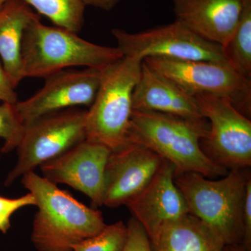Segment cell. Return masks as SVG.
Masks as SVG:
<instances>
[{
  "label": "cell",
  "mask_w": 251,
  "mask_h": 251,
  "mask_svg": "<svg viewBox=\"0 0 251 251\" xmlns=\"http://www.w3.org/2000/svg\"><path fill=\"white\" fill-rule=\"evenodd\" d=\"M22 184L38 207L31 236L38 251H73V246L106 226L101 211L79 202L34 171L23 175Z\"/></svg>",
  "instance_id": "1"
},
{
  "label": "cell",
  "mask_w": 251,
  "mask_h": 251,
  "mask_svg": "<svg viewBox=\"0 0 251 251\" xmlns=\"http://www.w3.org/2000/svg\"><path fill=\"white\" fill-rule=\"evenodd\" d=\"M206 119L187 120L148 110H133L126 143L143 145L174 166L175 176L195 172L206 177L224 176L229 171L203 151L201 143L209 133Z\"/></svg>",
  "instance_id": "2"
},
{
  "label": "cell",
  "mask_w": 251,
  "mask_h": 251,
  "mask_svg": "<svg viewBox=\"0 0 251 251\" xmlns=\"http://www.w3.org/2000/svg\"><path fill=\"white\" fill-rule=\"evenodd\" d=\"M249 168L232 169L221 179H208L195 172L175 176L190 214L199 219L225 245H241Z\"/></svg>",
  "instance_id": "3"
},
{
  "label": "cell",
  "mask_w": 251,
  "mask_h": 251,
  "mask_svg": "<svg viewBox=\"0 0 251 251\" xmlns=\"http://www.w3.org/2000/svg\"><path fill=\"white\" fill-rule=\"evenodd\" d=\"M22 75L46 77L75 67L103 70L124 57L118 48L97 45L64 28L51 27L41 18L29 25L22 44Z\"/></svg>",
  "instance_id": "4"
},
{
  "label": "cell",
  "mask_w": 251,
  "mask_h": 251,
  "mask_svg": "<svg viewBox=\"0 0 251 251\" xmlns=\"http://www.w3.org/2000/svg\"><path fill=\"white\" fill-rule=\"evenodd\" d=\"M143 60L124 56L102 71L93 103L87 111V140L111 151L126 144L133 113V93L141 75Z\"/></svg>",
  "instance_id": "5"
},
{
  "label": "cell",
  "mask_w": 251,
  "mask_h": 251,
  "mask_svg": "<svg viewBox=\"0 0 251 251\" xmlns=\"http://www.w3.org/2000/svg\"><path fill=\"white\" fill-rule=\"evenodd\" d=\"M87 111L62 110L25 127L17 150L18 161L4 181L6 186L38 167L53 160L87 140Z\"/></svg>",
  "instance_id": "6"
},
{
  "label": "cell",
  "mask_w": 251,
  "mask_h": 251,
  "mask_svg": "<svg viewBox=\"0 0 251 251\" xmlns=\"http://www.w3.org/2000/svg\"><path fill=\"white\" fill-rule=\"evenodd\" d=\"M143 61L191 96L226 97L244 115H250L251 80L238 74L228 62L159 57H146Z\"/></svg>",
  "instance_id": "7"
},
{
  "label": "cell",
  "mask_w": 251,
  "mask_h": 251,
  "mask_svg": "<svg viewBox=\"0 0 251 251\" xmlns=\"http://www.w3.org/2000/svg\"><path fill=\"white\" fill-rule=\"evenodd\" d=\"M202 116L209 122L204 153L227 171L251 165V122L228 98L195 96Z\"/></svg>",
  "instance_id": "8"
},
{
  "label": "cell",
  "mask_w": 251,
  "mask_h": 251,
  "mask_svg": "<svg viewBox=\"0 0 251 251\" xmlns=\"http://www.w3.org/2000/svg\"><path fill=\"white\" fill-rule=\"evenodd\" d=\"M112 34L117 41V47L126 57L141 60L159 57L228 62L222 46L204 40L176 20L171 24L140 32L130 33L115 28Z\"/></svg>",
  "instance_id": "9"
},
{
  "label": "cell",
  "mask_w": 251,
  "mask_h": 251,
  "mask_svg": "<svg viewBox=\"0 0 251 251\" xmlns=\"http://www.w3.org/2000/svg\"><path fill=\"white\" fill-rule=\"evenodd\" d=\"M102 71L93 68L66 69L46 77L40 90L14 104L18 117L26 127L42 117L72 107H90L98 92Z\"/></svg>",
  "instance_id": "10"
},
{
  "label": "cell",
  "mask_w": 251,
  "mask_h": 251,
  "mask_svg": "<svg viewBox=\"0 0 251 251\" xmlns=\"http://www.w3.org/2000/svg\"><path fill=\"white\" fill-rule=\"evenodd\" d=\"M111 151L102 144L85 140L39 168L50 182L67 184L100 206L103 205L105 168Z\"/></svg>",
  "instance_id": "11"
},
{
  "label": "cell",
  "mask_w": 251,
  "mask_h": 251,
  "mask_svg": "<svg viewBox=\"0 0 251 251\" xmlns=\"http://www.w3.org/2000/svg\"><path fill=\"white\" fill-rule=\"evenodd\" d=\"M163 160L140 144L126 143L112 151L105 168L103 205H126L146 187Z\"/></svg>",
  "instance_id": "12"
},
{
  "label": "cell",
  "mask_w": 251,
  "mask_h": 251,
  "mask_svg": "<svg viewBox=\"0 0 251 251\" xmlns=\"http://www.w3.org/2000/svg\"><path fill=\"white\" fill-rule=\"evenodd\" d=\"M126 206L151 243L167 224L190 214L184 196L175 184L174 166L166 160L146 187Z\"/></svg>",
  "instance_id": "13"
},
{
  "label": "cell",
  "mask_w": 251,
  "mask_h": 251,
  "mask_svg": "<svg viewBox=\"0 0 251 251\" xmlns=\"http://www.w3.org/2000/svg\"><path fill=\"white\" fill-rule=\"evenodd\" d=\"M247 0H172L176 21L204 40L224 47Z\"/></svg>",
  "instance_id": "14"
},
{
  "label": "cell",
  "mask_w": 251,
  "mask_h": 251,
  "mask_svg": "<svg viewBox=\"0 0 251 251\" xmlns=\"http://www.w3.org/2000/svg\"><path fill=\"white\" fill-rule=\"evenodd\" d=\"M133 109L161 112L187 120L205 119L195 97L154 72L143 61L141 75L133 91Z\"/></svg>",
  "instance_id": "15"
},
{
  "label": "cell",
  "mask_w": 251,
  "mask_h": 251,
  "mask_svg": "<svg viewBox=\"0 0 251 251\" xmlns=\"http://www.w3.org/2000/svg\"><path fill=\"white\" fill-rule=\"evenodd\" d=\"M39 18L23 0H8L0 11V59L15 87L23 79L21 54L25 31Z\"/></svg>",
  "instance_id": "16"
},
{
  "label": "cell",
  "mask_w": 251,
  "mask_h": 251,
  "mask_svg": "<svg viewBox=\"0 0 251 251\" xmlns=\"http://www.w3.org/2000/svg\"><path fill=\"white\" fill-rule=\"evenodd\" d=\"M151 244L153 251H221L225 246L207 226L190 214L167 224Z\"/></svg>",
  "instance_id": "17"
},
{
  "label": "cell",
  "mask_w": 251,
  "mask_h": 251,
  "mask_svg": "<svg viewBox=\"0 0 251 251\" xmlns=\"http://www.w3.org/2000/svg\"><path fill=\"white\" fill-rule=\"evenodd\" d=\"M223 49L231 67L251 80V0L246 2L237 27Z\"/></svg>",
  "instance_id": "18"
},
{
  "label": "cell",
  "mask_w": 251,
  "mask_h": 251,
  "mask_svg": "<svg viewBox=\"0 0 251 251\" xmlns=\"http://www.w3.org/2000/svg\"><path fill=\"white\" fill-rule=\"evenodd\" d=\"M57 27L79 32L84 24L86 6L82 0H23Z\"/></svg>",
  "instance_id": "19"
},
{
  "label": "cell",
  "mask_w": 251,
  "mask_h": 251,
  "mask_svg": "<svg viewBox=\"0 0 251 251\" xmlns=\"http://www.w3.org/2000/svg\"><path fill=\"white\" fill-rule=\"evenodd\" d=\"M127 238V226L122 221L106 225L103 230L73 246V251H122Z\"/></svg>",
  "instance_id": "20"
},
{
  "label": "cell",
  "mask_w": 251,
  "mask_h": 251,
  "mask_svg": "<svg viewBox=\"0 0 251 251\" xmlns=\"http://www.w3.org/2000/svg\"><path fill=\"white\" fill-rule=\"evenodd\" d=\"M25 126L18 117L14 105H0V138L4 140L3 153H9L18 148L24 135Z\"/></svg>",
  "instance_id": "21"
},
{
  "label": "cell",
  "mask_w": 251,
  "mask_h": 251,
  "mask_svg": "<svg viewBox=\"0 0 251 251\" xmlns=\"http://www.w3.org/2000/svg\"><path fill=\"white\" fill-rule=\"evenodd\" d=\"M27 206H36L35 198L31 193L15 199L0 196V232L7 233L11 227V216L16 211Z\"/></svg>",
  "instance_id": "22"
},
{
  "label": "cell",
  "mask_w": 251,
  "mask_h": 251,
  "mask_svg": "<svg viewBox=\"0 0 251 251\" xmlns=\"http://www.w3.org/2000/svg\"><path fill=\"white\" fill-rule=\"evenodd\" d=\"M126 226V242L122 251H153L148 234L137 220L131 218Z\"/></svg>",
  "instance_id": "23"
},
{
  "label": "cell",
  "mask_w": 251,
  "mask_h": 251,
  "mask_svg": "<svg viewBox=\"0 0 251 251\" xmlns=\"http://www.w3.org/2000/svg\"><path fill=\"white\" fill-rule=\"evenodd\" d=\"M243 249L251 251V178L247 183L244 206V238Z\"/></svg>",
  "instance_id": "24"
},
{
  "label": "cell",
  "mask_w": 251,
  "mask_h": 251,
  "mask_svg": "<svg viewBox=\"0 0 251 251\" xmlns=\"http://www.w3.org/2000/svg\"><path fill=\"white\" fill-rule=\"evenodd\" d=\"M0 59V100L13 105L17 103L18 95Z\"/></svg>",
  "instance_id": "25"
},
{
  "label": "cell",
  "mask_w": 251,
  "mask_h": 251,
  "mask_svg": "<svg viewBox=\"0 0 251 251\" xmlns=\"http://www.w3.org/2000/svg\"><path fill=\"white\" fill-rule=\"evenodd\" d=\"M123 0H82L85 6H93L98 9L110 11Z\"/></svg>",
  "instance_id": "26"
},
{
  "label": "cell",
  "mask_w": 251,
  "mask_h": 251,
  "mask_svg": "<svg viewBox=\"0 0 251 251\" xmlns=\"http://www.w3.org/2000/svg\"><path fill=\"white\" fill-rule=\"evenodd\" d=\"M221 251H247L240 245H225Z\"/></svg>",
  "instance_id": "27"
},
{
  "label": "cell",
  "mask_w": 251,
  "mask_h": 251,
  "mask_svg": "<svg viewBox=\"0 0 251 251\" xmlns=\"http://www.w3.org/2000/svg\"><path fill=\"white\" fill-rule=\"evenodd\" d=\"M7 1L8 0H0V11L2 9L3 6H4V4H6Z\"/></svg>",
  "instance_id": "28"
}]
</instances>
